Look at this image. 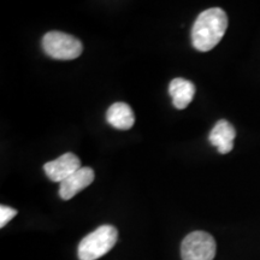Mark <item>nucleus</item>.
I'll list each match as a JSON object with an SVG mask.
<instances>
[{"label": "nucleus", "mask_w": 260, "mask_h": 260, "mask_svg": "<svg viewBox=\"0 0 260 260\" xmlns=\"http://www.w3.org/2000/svg\"><path fill=\"white\" fill-rule=\"evenodd\" d=\"M79 169H81V161L79 157L74 153H65L44 165L45 174L47 175V177L51 181L59 182V183L67 180Z\"/></svg>", "instance_id": "obj_5"}, {"label": "nucleus", "mask_w": 260, "mask_h": 260, "mask_svg": "<svg viewBox=\"0 0 260 260\" xmlns=\"http://www.w3.org/2000/svg\"><path fill=\"white\" fill-rule=\"evenodd\" d=\"M169 94L172 98V104L178 110H184L191 103L195 95V86L190 81L174 79L169 84Z\"/></svg>", "instance_id": "obj_8"}, {"label": "nucleus", "mask_w": 260, "mask_h": 260, "mask_svg": "<svg viewBox=\"0 0 260 260\" xmlns=\"http://www.w3.org/2000/svg\"><path fill=\"white\" fill-rule=\"evenodd\" d=\"M45 53L53 59L73 60L82 54L83 45L79 39L61 31H48L42 38Z\"/></svg>", "instance_id": "obj_3"}, {"label": "nucleus", "mask_w": 260, "mask_h": 260, "mask_svg": "<svg viewBox=\"0 0 260 260\" xmlns=\"http://www.w3.org/2000/svg\"><path fill=\"white\" fill-rule=\"evenodd\" d=\"M118 240V232L112 225H102L87 235L79 246L80 260H96L109 253Z\"/></svg>", "instance_id": "obj_2"}, {"label": "nucleus", "mask_w": 260, "mask_h": 260, "mask_svg": "<svg viewBox=\"0 0 260 260\" xmlns=\"http://www.w3.org/2000/svg\"><path fill=\"white\" fill-rule=\"evenodd\" d=\"M216 251V241L205 232L190 233L181 245L182 260H213Z\"/></svg>", "instance_id": "obj_4"}, {"label": "nucleus", "mask_w": 260, "mask_h": 260, "mask_svg": "<svg viewBox=\"0 0 260 260\" xmlns=\"http://www.w3.org/2000/svg\"><path fill=\"white\" fill-rule=\"evenodd\" d=\"M228 29V16L224 10H205L195 19L191 28V42L200 52H209L219 44Z\"/></svg>", "instance_id": "obj_1"}, {"label": "nucleus", "mask_w": 260, "mask_h": 260, "mask_svg": "<svg viewBox=\"0 0 260 260\" xmlns=\"http://www.w3.org/2000/svg\"><path fill=\"white\" fill-rule=\"evenodd\" d=\"M17 214V211L9 206H0V228H4Z\"/></svg>", "instance_id": "obj_10"}, {"label": "nucleus", "mask_w": 260, "mask_h": 260, "mask_svg": "<svg viewBox=\"0 0 260 260\" xmlns=\"http://www.w3.org/2000/svg\"><path fill=\"white\" fill-rule=\"evenodd\" d=\"M106 119L110 125L118 130H129L135 123V116L132 107L122 102L115 103L109 107Z\"/></svg>", "instance_id": "obj_9"}, {"label": "nucleus", "mask_w": 260, "mask_h": 260, "mask_svg": "<svg viewBox=\"0 0 260 260\" xmlns=\"http://www.w3.org/2000/svg\"><path fill=\"white\" fill-rule=\"evenodd\" d=\"M94 171L90 168H81L76 172H74L71 176L64 180L60 183L59 195L63 200L73 199L76 194L82 191L94 181Z\"/></svg>", "instance_id": "obj_6"}, {"label": "nucleus", "mask_w": 260, "mask_h": 260, "mask_svg": "<svg viewBox=\"0 0 260 260\" xmlns=\"http://www.w3.org/2000/svg\"><path fill=\"white\" fill-rule=\"evenodd\" d=\"M236 138V130L225 119H220L211 130L209 140L211 145L217 147L220 154H226L232 152L234 147V140Z\"/></svg>", "instance_id": "obj_7"}]
</instances>
